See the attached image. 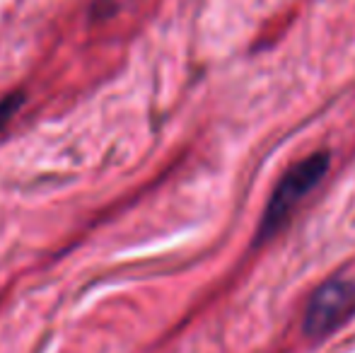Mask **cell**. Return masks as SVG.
<instances>
[{
    "mask_svg": "<svg viewBox=\"0 0 355 353\" xmlns=\"http://www.w3.org/2000/svg\"><path fill=\"white\" fill-rule=\"evenodd\" d=\"M331 157L329 153H312V155L302 157L300 162H295L285 175L278 179L276 189H273L271 198H268L266 208H263L261 223H259L257 242L271 240L278 232L293 221V216L297 213V208L304 203V198L322 184V179L327 177Z\"/></svg>",
    "mask_w": 355,
    "mask_h": 353,
    "instance_id": "cell-1",
    "label": "cell"
},
{
    "mask_svg": "<svg viewBox=\"0 0 355 353\" xmlns=\"http://www.w3.org/2000/svg\"><path fill=\"white\" fill-rule=\"evenodd\" d=\"M355 312V283L346 278H329L312 293L304 307L302 329L309 339H327L343 327Z\"/></svg>",
    "mask_w": 355,
    "mask_h": 353,
    "instance_id": "cell-2",
    "label": "cell"
},
{
    "mask_svg": "<svg viewBox=\"0 0 355 353\" xmlns=\"http://www.w3.org/2000/svg\"><path fill=\"white\" fill-rule=\"evenodd\" d=\"M22 92H15V94H10V97H5V99H0V128L5 126V123L10 121V119L15 117V112L19 109V104H22Z\"/></svg>",
    "mask_w": 355,
    "mask_h": 353,
    "instance_id": "cell-3",
    "label": "cell"
}]
</instances>
